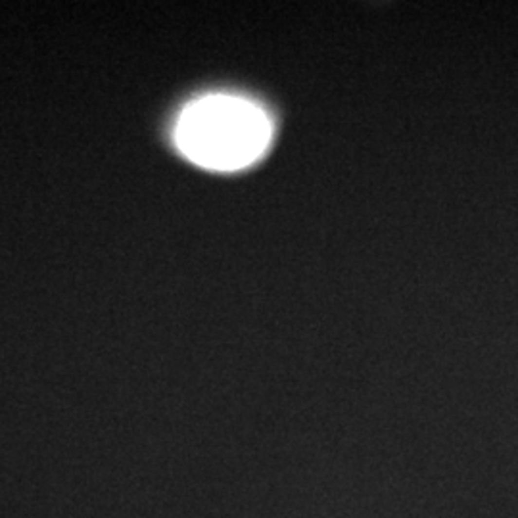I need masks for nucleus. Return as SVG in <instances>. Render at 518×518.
I'll return each mask as SVG.
<instances>
[{
  "instance_id": "nucleus-1",
  "label": "nucleus",
  "mask_w": 518,
  "mask_h": 518,
  "mask_svg": "<svg viewBox=\"0 0 518 518\" xmlns=\"http://www.w3.org/2000/svg\"><path fill=\"white\" fill-rule=\"evenodd\" d=\"M273 125L265 110L240 96L211 94L188 104L175 127L179 150L205 169L236 171L265 154Z\"/></svg>"
}]
</instances>
